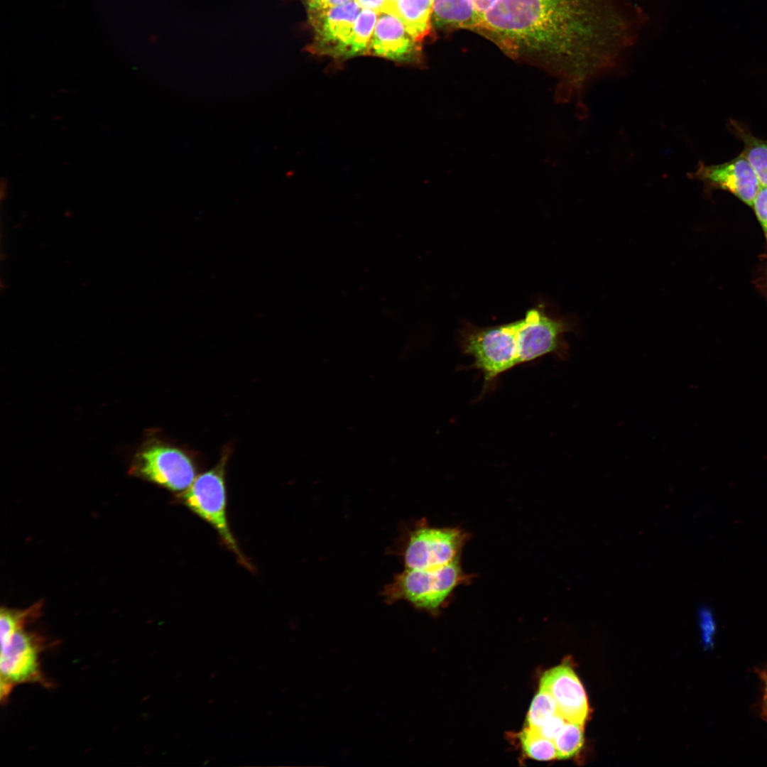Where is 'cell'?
<instances>
[{
  "mask_svg": "<svg viewBox=\"0 0 767 767\" xmlns=\"http://www.w3.org/2000/svg\"><path fill=\"white\" fill-rule=\"evenodd\" d=\"M540 689L549 692L556 702L558 713L567 721L584 724L589 712L584 687L568 664L546 671Z\"/></svg>",
  "mask_w": 767,
  "mask_h": 767,
  "instance_id": "cell-10",
  "label": "cell"
},
{
  "mask_svg": "<svg viewBox=\"0 0 767 767\" xmlns=\"http://www.w3.org/2000/svg\"><path fill=\"white\" fill-rule=\"evenodd\" d=\"M356 2L364 9H369L381 13H388V0H355Z\"/></svg>",
  "mask_w": 767,
  "mask_h": 767,
  "instance_id": "cell-23",
  "label": "cell"
},
{
  "mask_svg": "<svg viewBox=\"0 0 767 767\" xmlns=\"http://www.w3.org/2000/svg\"><path fill=\"white\" fill-rule=\"evenodd\" d=\"M688 177L711 188L727 190L751 207L761 187L752 167L742 154L722 164L700 163Z\"/></svg>",
  "mask_w": 767,
  "mask_h": 767,
  "instance_id": "cell-9",
  "label": "cell"
},
{
  "mask_svg": "<svg viewBox=\"0 0 767 767\" xmlns=\"http://www.w3.org/2000/svg\"><path fill=\"white\" fill-rule=\"evenodd\" d=\"M308 8V12L327 10L341 4L349 0H303Z\"/></svg>",
  "mask_w": 767,
  "mask_h": 767,
  "instance_id": "cell-22",
  "label": "cell"
},
{
  "mask_svg": "<svg viewBox=\"0 0 767 767\" xmlns=\"http://www.w3.org/2000/svg\"><path fill=\"white\" fill-rule=\"evenodd\" d=\"M465 538L461 530L452 528H420L411 535L405 553L407 568L430 569L459 558Z\"/></svg>",
  "mask_w": 767,
  "mask_h": 767,
  "instance_id": "cell-8",
  "label": "cell"
},
{
  "mask_svg": "<svg viewBox=\"0 0 767 767\" xmlns=\"http://www.w3.org/2000/svg\"><path fill=\"white\" fill-rule=\"evenodd\" d=\"M557 713V707L553 696L547 691L539 689L528 712V727L538 729L545 721Z\"/></svg>",
  "mask_w": 767,
  "mask_h": 767,
  "instance_id": "cell-18",
  "label": "cell"
},
{
  "mask_svg": "<svg viewBox=\"0 0 767 767\" xmlns=\"http://www.w3.org/2000/svg\"><path fill=\"white\" fill-rule=\"evenodd\" d=\"M378 16L377 12L369 9L359 12L354 28L351 57L366 54Z\"/></svg>",
  "mask_w": 767,
  "mask_h": 767,
  "instance_id": "cell-17",
  "label": "cell"
},
{
  "mask_svg": "<svg viewBox=\"0 0 767 767\" xmlns=\"http://www.w3.org/2000/svg\"><path fill=\"white\" fill-rule=\"evenodd\" d=\"M761 679L763 681V715L767 719V673L761 672L760 674Z\"/></svg>",
  "mask_w": 767,
  "mask_h": 767,
  "instance_id": "cell-24",
  "label": "cell"
},
{
  "mask_svg": "<svg viewBox=\"0 0 767 767\" xmlns=\"http://www.w3.org/2000/svg\"><path fill=\"white\" fill-rule=\"evenodd\" d=\"M734 126L744 144L741 154L752 167L761 187H767V141L755 137L737 125Z\"/></svg>",
  "mask_w": 767,
  "mask_h": 767,
  "instance_id": "cell-14",
  "label": "cell"
},
{
  "mask_svg": "<svg viewBox=\"0 0 767 767\" xmlns=\"http://www.w3.org/2000/svg\"><path fill=\"white\" fill-rule=\"evenodd\" d=\"M232 452L231 445H226L217 464L195 478L190 486L183 492L182 500L189 509L217 531L223 543L240 562L249 566L227 521L225 472Z\"/></svg>",
  "mask_w": 767,
  "mask_h": 767,
  "instance_id": "cell-3",
  "label": "cell"
},
{
  "mask_svg": "<svg viewBox=\"0 0 767 767\" xmlns=\"http://www.w3.org/2000/svg\"><path fill=\"white\" fill-rule=\"evenodd\" d=\"M432 14L433 0H398L393 13L418 45L431 33Z\"/></svg>",
  "mask_w": 767,
  "mask_h": 767,
  "instance_id": "cell-12",
  "label": "cell"
},
{
  "mask_svg": "<svg viewBox=\"0 0 767 767\" xmlns=\"http://www.w3.org/2000/svg\"><path fill=\"white\" fill-rule=\"evenodd\" d=\"M566 722L559 713H557L549 717L536 730L544 737L553 741Z\"/></svg>",
  "mask_w": 767,
  "mask_h": 767,
  "instance_id": "cell-20",
  "label": "cell"
},
{
  "mask_svg": "<svg viewBox=\"0 0 767 767\" xmlns=\"http://www.w3.org/2000/svg\"><path fill=\"white\" fill-rule=\"evenodd\" d=\"M360 6L355 0L319 11L308 12L314 30L313 53L345 60L351 57V46Z\"/></svg>",
  "mask_w": 767,
  "mask_h": 767,
  "instance_id": "cell-6",
  "label": "cell"
},
{
  "mask_svg": "<svg viewBox=\"0 0 767 767\" xmlns=\"http://www.w3.org/2000/svg\"><path fill=\"white\" fill-rule=\"evenodd\" d=\"M752 207L767 237V187H761Z\"/></svg>",
  "mask_w": 767,
  "mask_h": 767,
  "instance_id": "cell-19",
  "label": "cell"
},
{
  "mask_svg": "<svg viewBox=\"0 0 767 767\" xmlns=\"http://www.w3.org/2000/svg\"><path fill=\"white\" fill-rule=\"evenodd\" d=\"M523 750L528 756L537 761H550L557 758L553 740L542 736L536 729L526 727L519 734Z\"/></svg>",
  "mask_w": 767,
  "mask_h": 767,
  "instance_id": "cell-15",
  "label": "cell"
},
{
  "mask_svg": "<svg viewBox=\"0 0 767 767\" xmlns=\"http://www.w3.org/2000/svg\"><path fill=\"white\" fill-rule=\"evenodd\" d=\"M420 48L406 31L402 21L388 13H379L366 55L400 63L419 62Z\"/></svg>",
  "mask_w": 767,
  "mask_h": 767,
  "instance_id": "cell-11",
  "label": "cell"
},
{
  "mask_svg": "<svg viewBox=\"0 0 767 767\" xmlns=\"http://www.w3.org/2000/svg\"><path fill=\"white\" fill-rule=\"evenodd\" d=\"M557 758L567 759L577 754L584 744V725L565 722L553 740Z\"/></svg>",
  "mask_w": 767,
  "mask_h": 767,
  "instance_id": "cell-16",
  "label": "cell"
},
{
  "mask_svg": "<svg viewBox=\"0 0 767 767\" xmlns=\"http://www.w3.org/2000/svg\"><path fill=\"white\" fill-rule=\"evenodd\" d=\"M596 16V0H492L474 31L511 58L560 75L583 55Z\"/></svg>",
  "mask_w": 767,
  "mask_h": 767,
  "instance_id": "cell-1",
  "label": "cell"
},
{
  "mask_svg": "<svg viewBox=\"0 0 767 767\" xmlns=\"http://www.w3.org/2000/svg\"><path fill=\"white\" fill-rule=\"evenodd\" d=\"M24 624L1 634V693L5 697L14 684L39 680L38 646Z\"/></svg>",
  "mask_w": 767,
  "mask_h": 767,
  "instance_id": "cell-7",
  "label": "cell"
},
{
  "mask_svg": "<svg viewBox=\"0 0 767 767\" xmlns=\"http://www.w3.org/2000/svg\"><path fill=\"white\" fill-rule=\"evenodd\" d=\"M134 467L148 481L180 493L195 481L200 466L198 455L193 450L153 437L136 454Z\"/></svg>",
  "mask_w": 767,
  "mask_h": 767,
  "instance_id": "cell-4",
  "label": "cell"
},
{
  "mask_svg": "<svg viewBox=\"0 0 767 767\" xmlns=\"http://www.w3.org/2000/svg\"><path fill=\"white\" fill-rule=\"evenodd\" d=\"M398 0H388V13L393 15L396 3Z\"/></svg>",
  "mask_w": 767,
  "mask_h": 767,
  "instance_id": "cell-25",
  "label": "cell"
},
{
  "mask_svg": "<svg viewBox=\"0 0 767 767\" xmlns=\"http://www.w3.org/2000/svg\"><path fill=\"white\" fill-rule=\"evenodd\" d=\"M699 619L705 636V640L709 643L715 629V622L712 611L708 607H701L699 610Z\"/></svg>",
  "mask_w": 767,
  "mask_h": 767,
  "instance_id": "cell-21",
  "label": "cell"
},
{
  "mask_svg": "<svg viewBox=\"0 0 767 767\" xmlns=\"http://www.w3.org/2000/svg\"><path fill=\"white\" fill-rule=\"evenodd\" d=\"M460 346L489 384L519 365L518 321L486 327L467 325L460 332Z\"/></svg>",
  "mask_w": 767,
  "mask_h": 767,
  "instance_id": "cell-2",
  "label": "cell"
},
{
  "mask_svg": "<svg viewBox=\"0 0 767 767\" xmlns=\"http://www.w3.org/2000/svg\"><path fill=\"white\" fill-rule=\"evenodd\" d=\"M462 577L459 558L435 568L406 567L396 579L392 590L417 607L433 610L440 606Z\"/></svg>",
  "mask_w": 767,
  "mask_h": 767,
  "instance_id": "cell-5",
  "label": "cell"
},
{
  "mask_svg": "<svg viewBox=\"0 0 767 767\" xmlns=\"http://www.w3.org/2000/svg\"><path fill=\"white\" fill-rule=\"evenodd\" d=\"M433 15L442 27L474 31L477 17L470 0H433Z\"/></svg>",
  "mask_w": 767,
  "mask_h": 767,
  "instance_id": "cell-13",
  "label": "cell"
}]
</instances>
